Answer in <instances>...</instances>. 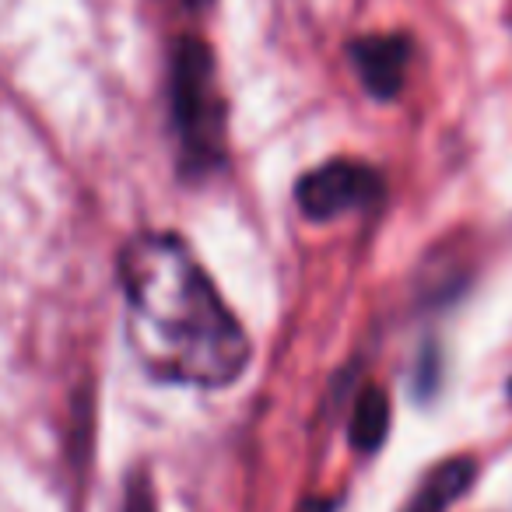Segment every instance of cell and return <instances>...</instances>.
<instances>
[{"label": "cell", "instance_id": "6da1fadb", "mask_svg": "<svg viewBox=\"0 0 512 512\" xmlns=\"http://www.w3.org/2000/svg\"><path fill=\"white\" fill-rule=\"evenodd\" d=\"M127 341L137 362L165 383L218 390L249 362L239 327L179 235L144 232L120 256Z\"/></svg>", "mask_w": 512, "mask_h": 512}, {"label": "cell", "instance_id": "7a4b0ae2", "mask_svg": "<svg viewBox=\"0 0 512 512\" xmlns=\"http://www.w3.org/2000/svg\"><path fill=\"white\" fill-rule=\"evenodd\" d=\"M172 120L186 169H214L225 155V102L214 81V57L200 39H183L172 53Z\"/></svg>", "mask_w": 512, "mask_h": 512}, {"label": "cell", "instance_id": "3957f363", "mask_svg": "<svg viewBox=\"0 0 512 512\" xmlns=\"http://www.w3.org/2000/svg\"><path fill=\"white\" fill-rule=\"evenodd\" d=\"M383 179L362 162H348V158H334V162L320 165V169L306 172L295 186V200L299 211L313 221H334L348 211L379 200Z\"/></svg>", "mask_w": 512, "mask_h": 512}, {"label": "cell", "instance_id": "277c9868", "mask_svg": "<svg viewBox=\"0 0 512 512\" xmlns=\"http://www.w3.org/2000/svg\"><path fill=\"white\" fill-rule=\"evenodd\" d=\"M348 57L372 99H393L407 81L411 39L407 36H365L348 46Z\"/></svg>", "mask_w": 512, "mask_h": 512}, {"label": "cell", "instance_id": "5b68a950", "mask_svg": "<svg viewBox=\"0 0 512 512\" xmlns=\"http://www.w3.org/2000/svg\"><path fill=\"white\" fill-rule=\"evenodd\" d=\"M477 467L467 456H453V460L439 463L432 474L421 481V488L414 491L411 505L404 512H446L460 495H467V488L474 484Z\"/></svg>", "mask_w": 512, "mask_h": 512}, {"label": "cell", "instance_id": "8992f818", "mask_svg": "<svg viewBox=\"0 0 512 512\" xmlns=\"http://www.w3.org/2000/svg\"><path fill=\"white\" fill-rule=\"evenodd\" d=\"M390 432V397L383 386H365L351 407L348 439L358 453H376Z\"/></svg>", "mask_w": 512, "mask_h": 512}, {"label": "cell", "instance_id": "52a82bcc", "mask_svg": "<svg viewBox=\"0 0 512 512\" xmlns=\"http://www.w3.org/2000/svg\"><path fill=\"white\" fill-rule=\"evenodd\" d=\"M123 512H155V495H151V484L137 477L130 484V495H127V509Z\"/></svg>", "mask_w": 512, "mask_h": 512}, {"label": "cell", "instance_id": "ba28073f", "mask_svg": "<svg viewBox=\"0 0 512 512\" xmlns=\"http://www.w3.org/2000/svg\"><path fill=\"white\" fill-rule=\"evenodd\" d=\"M299 512H334V498H306Z\"/></svg>", "mask_w": 512, "mask_h": 512}, {"label": "cell", "instance_id": "9c48e42d", "mask_svg": "<svg viewBox=\"0 0 512 512\" xmlns=\"http://www.w3.org/2000/svg\"><path fill=\"white\" fill-rule=\"evenodd\" d=\"M509 397H512V383H509Z\"/></svg>", "mask_w": 512, "mask_h": 512}]
</instances>
